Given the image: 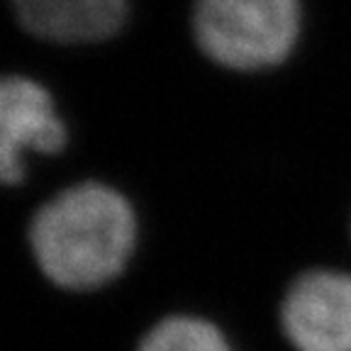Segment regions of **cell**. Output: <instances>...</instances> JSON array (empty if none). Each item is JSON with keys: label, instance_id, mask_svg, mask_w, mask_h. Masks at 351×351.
<instances>
[{"label": "cell", "instance_id": "obj_2", "mask_svg": "<svg viewBox=\"0 0 351 351\" xmlns=\"http://www.w3.org/2000/svg\"><path fill=\"white\" fill-rule=\"evenodd\" d=\"M193 29L200 49L237 71L280 64L300 32L298 0H197Z\"/></svg>", "mask_w": 351, "mask_h": 351}, {"label": "cell", "instance_id": "obj_1", "mask_svg": "<svg viewBox=\"0 0 351 351\" xmlns=\"http://www.w3.org/2000/svg\"><path fill=\"white\" fill-rule=\"evenodd\" d=\"M27 239L39 271L56 288L98 291L127 269L137 247V215L117 188L83 181L34 213Z\"/></svg>", "mask_w": 351, "mask_h": 351}, {"label": "cell", "instance_id": "obj_3", "mask_svg": "<svg viewBox=\"0 0 351 351\" xmlns=\"http://www.w3.org/2000/svg\"><path fill=\"white\" fill-rule=\"evenodd\" d=\"M69 142L54 98L27 76H0V186H17L29 154H59Z\"/></svg>", "mask_w": 351, "mask_h": 351}, {"label": "cell", "instance_id": "obj_5", "mask_svg": "<svg viewBox=\"0 0 351 351\" xmlns=\"http://www.w3.org/2000/svg\"><path fill=\"white\" fill-rule=\"evenodd\" d=\"M29 34L54 44H95L125 27L127 0H10Z\"/></svg>", "mask_w": 351, "mask_h": 351}, {"label": "cell", "instance_id": "obj_4", "mask_svg": "<svg viewBox=\"0 0 351 351\" xmlns=\"http://www.w3.org/2000/svg\"><path fill=\"white\" fill-rule=\"evenodd\" d=\"M280 324L295 351H351V276H300L285 293Z\"/></svg>", "mask_w": 351, "mask_h": 351}, {"label": "cell", "instance_id": "obj_6", "mask_svg": "<svg viewBox=\"0 0 351 351\" xmlns=\"http://www.w3.org/2000/svg\"><path fill=\"white\" fill-rule=\"evenodd\" d=\"M137 351H232V346L208 319L171 315L149 329Z\"/></svg>", "mask_w": 351, "mask_h": 351}]
</instances>
